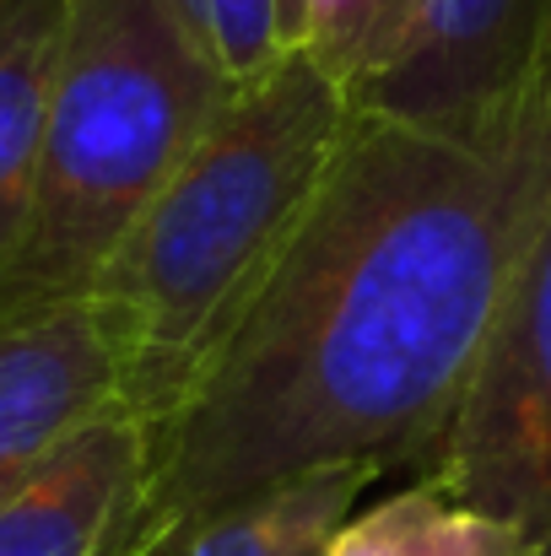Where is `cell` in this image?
Listing matches in <instances>:
<instances>
[{
    "mask_svg": "<svg viewBox=\"0 0 551 556\" xmlns=\"http://www.w3.org/2000/svg\"><path fill=\"white\" fill-rule=\"evenodd\" d=\"M367 481H378L367 465L309 470L189 519L141 556H330Z\"/></svg>",
    "mask_w": 551,
    "mask_h": 556,
    "instance_id": "ba28073f",
    "label": "cell"
},
{
    "mask_svg": "<svg viewBox=\"0 0 551 556\" xmlns=\"http://www.w3.org/2000/svg\"><path fill=\"white\" fill-rule=\"evenodd\" d=\"M303 11H309V0H281V33H287V49H298V33H303Z\"/></svg>",
    "mask_w": 551,
    "mask_h": 556,
    "instance_id": "5bb4252c",
    "label": "cell"
},
{
    "mask_svg": "<svg viewBox=\"0 0 551 556\" xmlns=\"http://www.w3.org/2000/svg\"><path fill=\"white\" fill-rule=\"evenodd\" d=\"M433 508H438V481L422 476L416 486L384 497L378 508H367L363 519H352V525L336 535L330 556H416Z\"/></svg>",
    "mask_w": 551,
    "mask_h": 556,
    "instance_id": "7c38bea8",
    "label": "cell"
},
{
    "mask_svg": "<svg viewBox=\"0 0 551 556\" xmlns=\"http://www.w3.org/2000/svg\"><path fill=\"white\" fill-rule=\"evenodd\" d=\"M60 33L65 0H0V270L33 211Z\"/></svg>",
    "mask_w": 551,
    "mask_h": 556,
    "instance_id": "9c48e42d",
    "label": "cell"
},
{
    "mask_svg": "<svg viewBox=\"0 0 551 556\" xmlns=\"http://www.w3.org/2000/svg\"><path fill=\"white\" fill-rule=\"evenodd\" d=\"M227 92L233 81L163 0H65L43 163L22 243L0 270V319L87 298Z\"/></svg>",
    "mask_w": 551,
    "mask_h": 556,
    "instance_id": "3957f363",
    "label": "cell"
},
{
    "mask_svg": "<svg viewBox=\"0 0 551 556\" xmlns=\"http://www.w3.org/2000/svg\"><path fill=\"white\" fill-rule=\"evenodd\" d=\"M422 22V0H309L298 49L341 87L352 109H363L373 87L411 49Z\"/></svg>",
    "mask_w": 551,
    "mask_h": 556,
    "instance_id": "30bf717a",
    "label": "cell"
},
{
    "mask_svg": "<svg viewBox=\"0 0 551 556\" xmlns=\"http://www.w3.org/2000/svg\"><path fill=\"white\" fill-rule=\"evenodd\" d=\"M416 556H541V546L519 525H509L498 514H481V508H465L438 486V508L422 530V552Z\"/></svg>",
    "mask_w": 551,
    "mask_h": 556,
    "instance_id": "4fadbf2b",
    "label": "cell"
},
{
    "mask_svg": "<svg viewBox=\"0 0 551 556\" xmlns=\"http://www.w3.org/2000/svg\"><path fill=\"white\" fill-rule=\"evenodd\" d=\"M427 481L551 556V205Z\"/></svg>",
    "mask_w": 551,
    "mask_h": 556,
    "instance_id": "277c9868",
    "label": "cell"
},
{
    "mask_svg": "<svg viewBox=\"0 0 551 556\" xmlns=\"http://www.w3.org/2000/svg\"><path fill=\"white\" fill-rule=\"evenodd\" d=\"M114 410H125V372L92 298L0 319V492Z\"/></svg>",
    "mask_w": 551,
    "mask_h": 556,
    "instance_id": "8992f818",
    "label": "cell"
},
{
    "mask_svg": "<svg viewBox=\"0 0 551 556\" xmlns=\"http://www.w3.org/2000/svg\"><path fill=\"white\" fill-rule=\"evenodd\" d=\"M147 481V427L114 410L0 492V556H125Z\"/></svg>",
    "mask_w": 551,
    "mask_h": 556,
    "instance_id": "52a82bcc",
    "label": "cell"
},
{
    "mask_svg": "<svg viewBox=\"0 0 551 556\" xmlns=\"http://www.w3.org/2000/svg\"><path fill=\"white\" fill-rule=\"evenodd\" d=\"M551 76V0H422V22L363 114L487 130Z\"/></svg>",
    "mask_w": 551,
    "mask_h": 556,
    "instance_id": "5b68a950",
    "label": "cell"
},
{
    "mask_svg": "<svg viewBox=\"0 0 551 556\" xmlns=\"http://www.w3.org/2000/svg\"><path fill=\"white\" fill-rule=\"evenodd\" d=\"M347 125L341 87L303 49H287L227 92L189 157L141 205L87 292L114 330L125 410L141 427H158L233 336L309 216Z\"/></svg>",
    "mask_w": 551,
    "mask_h": 556,
    "instance_id": "7a4b0ae2",
    "label": "cell"
},
{
    "mask_svg": "<svg viewBox=\"0 0 551 556\" xmlns=\"http://www.w3.org/2000/svg\"><path fill=\"white\" fill-rule=\"evenodd\" d=\"M551 205V76L487 130L352 109L287 254L147 427L125 556L260 486L433 470Z\"/></svg>",
    "mask_w": 551,
    "mask_h": 556,
    "instance_id": "6da1fadb",
    "label": "cell"
},
{
    "mask_svg": "<svg viewBox=\"0 0 551 556\" xmlns=\"http://www.w3.org/2000/svg\"><path fill=\"white\" fill-rule=\"evenodd\" d=\"M205 16H211V54L233 87L254 81L287 54L281 0H205Z\"/></svg>",
    "mask_w": 551,
    "mask_h": 556,
    "instance_id": "8fae6325",
    "label": "cell"
}]
</instances>
